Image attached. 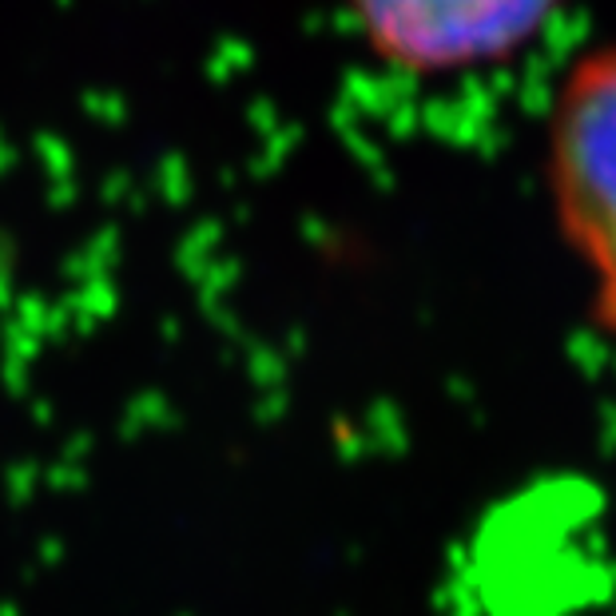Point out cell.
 I'll return each mask as SVG.
<instances>
[{
  "instance_id": "cell-1",
  "label": "cell",
  "mask_w": 616,
  "mask_h": 616,
  "mask_svg": "<svg viewBox=\"0 0 616 616\" xmlns=\"http://www.w3.org/2000/svg\"><path fill=\"white\" fill-rule=\"evenodd\" d=\"M549 191L561 235L593 283V323L616 339V44L585 57L561 84Z\"/></svg>"
},
{
  "instance_id": "cell-2",
  "label": "cell",
  "mask_w": 616,
  "mask_h": 616,
  "mask_svg": "<svg viewBox=\"0 0 616 616\" xmlns=\"http://www.w3.org/2000/svg\"><path fill=\"white\" fill-rule=\"evenodd\" d=\"M366 48L410 77H457L505 64L561 0H342Z\"/></svg>"
}]
</instances>
